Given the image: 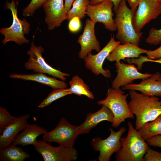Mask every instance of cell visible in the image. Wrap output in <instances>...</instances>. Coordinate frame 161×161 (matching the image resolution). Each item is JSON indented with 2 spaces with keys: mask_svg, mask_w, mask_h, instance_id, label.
<instances>
[{
  "mask_svg": "<svg viewBox=\"0 0 161 161\" xmlns=\"http://www.w3.org/2000/svg\"><path fill=\"white\" fill-rule=\"evenodd\" d=\"M129 95V106L136 116L135 129L137 131L161 114V104L157 97L145 95L134 90H130Z\"/></svg>",
  "mask_w": 161,
  "mask_h": 161,
  "instance_id": "6da1fadb",
  "label": "cell"
},
{
  "mask_svg": "<svg viewBox=\"0 0 161 161\" xmlns=\"http://www.w3.org/2000/svg\"><path fill=\"white\" fill-rule=\"evenodd\" d=\"M128 130L127 136L121 137L122 147L115 156L117 161H143V157L149 148L143 139L134 127L130 121L128 122Z\"/></svg>",
  "mask_w": 161,
  "mask_h": 161,
  "instance_id": "7a4b0ae2",
  "label": "cell"
},
{
  "mask_svg": "<svg viewBox=\"0 0 161 161\" xmlns=\"http://www.w3.org/2000/svg\"><path fill=\"white\" fill-rule=\"evenodd\" d=\"M114 11V20L117 30L116 38L121 44L130 42L139 46L143 33L137 32L134 28L132 19L135 12L128 8L126 0H122Z\"/></svg>",
  "mask_w": 161,
  "mask_h": 161,
  "instance_id": "3957f363",
  "label": "cell"
},
{
  "mask_svg": "<svg viewBox=\"0 0 161 161\" xmlns=\"http://www.w3.org/2000/svg\"><path fill=\"white\" fill-rule=\"evenodd\" d=\"M129 95L124 94L120 88L111 87L108 90L106 98L97 102L98 104L106 106L112 112L114 119L112 126L114 128L118 127L126 119L134 118L127 101Z\"/></svg>",
  "mask_w": 161,
  "mask_h": 161,
  "instance_id": "277c9868",
  "label": "cell"
},
{
  "mask_svg": "<svg viewBox=\"0 0 161 161\" xmlns=\"http://www.w3.org/2000/svg\"><path fill=\"white\" fill-rule=\"evenodd\" d=\"M5 8L11 11L13 21L10 27L0 30V33L5 37L2 42L3 44L5 45L9 41H14L20 45L29 43V40L25 37L24 35L29 33L30 25L25 19L21 20L18 17L17 7L14 1L12 0L11 2L7 1Z\"/></svg>",
  "mask_w": 161,
  "mask_h": 161,
  "instance_id": "5b68a950",
  "label": "cell"
},
{
  "mask_svg": "<svg viewBox=\"0 0 161 161\" xmlns=\"http://www.w3.org/2000/svg\"><path fill=\"white\" fill-rule=\"evenodd\" d=\"M79 135L78 126L72 125L62 117L54 129L43 135L42 139L47 142H56L60 145L72 148Z\"/></svg>",
  "mask_w": 161,
  "mask_h": 161,
  "instance_id": "8992f818",
  "label": "cell"
},
{
  "mask_svg": "<svg viewBox=\"0 0 161 161\" xmlns=\"http://www.w3.org/2000/svg\"><path fill=\"white\" fill-rule=\"evenodd\" d=\"M44 51L41 46H35L32 41L30 49L27 52L29 58L25 63V68L32 70L35 72L47 74L62 80H65L66 79V76H69L70 74L54 68L47 63L42 56Z\"/></svg>",
  "mask_w": 161,
  "mask_h": 161,
  "instance_id": "52a82bcc",
  "label": "cell"
},
{
  "mask_svg": "<svg viewBox=\"0 0 161 161\" xmlns=\"http://www.w3.org/2000/svg\"><path fill=\"white\" fill-rule=\"evenodd\" d=\"M126 130L125 127H122L119 131H115L110 128V134L106 138L102 140L97 137L92 139L91 142L92 148L95 151L100 152L98 161H109L112 155L120 149L122 144L120 138Z\"/></svg>",
  "mask_w": 161,
  "mask_h": 161,
  "instance_id": "ba28073f",
  "label": "cell"
},
{
  "mask_svg": "<svg viewBox=\"0 0 161 161\" xmlns=\"http://www.w3.org/2000/svg\"><path fill=\"white\" fill-rule=\"evenodd\" d=\"M33 145L44 161H72L78 158L77 151L73 148L53 146L43 140H37Z\"/></svg>",
  "mask_w": 161,
  "mask_h": 161,
  "instance_id": "9c48e42d",
  "label": "cell"
},
{
  "mask_svg": "<svg viewBox=\"0 0 161 161\" xmlns=\"http://www.w3.org/2000/svg\"><path fill=\"white\" fill-rule=\"evenodd\" d=\"M120 44L119 41L115 40L114 35H111L109 42L97 54L93 55L91 52L89 53L84 58L86 68L96 75L101 74L105 77L111 78L112 75L109 70L104 69L103 64L111 52Z\"/></svg>",
  "mask_w": 161,
  "mask_h": 161,
  "instance_id": "30bf717a",
  "label": "cell"
},
{
  "mask_svg": "<svg viewBox=\"0 0 161 161\" xmlns=\"http://www.w3.org/2000/svg\"><path fill=\"white\" fill-rule=\"evenodd\" d=\"M161 14V4L153 0H140L132 19L135 31L140 32L142 29L151 20Z\"/></svg>",
  "mask_w": 161,
  "mask_h": 161,
  "instance_id": "8fae6325",
  "label": "cell"
},
{
  "mask_svg": "<svg viewBox=\"0 0 161 161\" xmlns=\"http://www.w3.org/2000/svg\"><path fill=\"white\" fill-rule=\"evenodd\" d=\"M113 3L110 0L105 1L95 5L89 4L86 14L94 22L102 23L106 29L114 31L117 30V28L113 19Z\"/></svg>",
  "mask_w": 161,
  "mask_h": 161,
  "instance_id": "7c38bea8",
  "label": "cell"
},
{
  "mask_svg": "<svg viewBox=\"0 0 161 161\" xmlns=\"http://www.w3.org/2000/svg\"><path fill=\"white\" fill-rule=\"evenodd\" d=\"M117 74L112 83V88L118 89L130 83L136 79L143 80L151 77L152 74L142 73L138 71L134 65L126 64L120 61L116 62Z\"/></svg>",
  "mask_w": 161,
  "mask_h": 161,
  "instance_id": "4fadbf2b",
  "label": "cell"
},
{
  "mask_svg": "<svg viewBox=\"0 0 161 161\" xmlns=\"http://www.w3.org/2000/svg\"><path fill=\"white\" fill-rule=\"evenodd\" d=\"M46 14L45 21L49 30L60 27L67 19L63 0H47L42 4Z\"/></svg>",
  "mask_w": 161,
  "mask_h": 161,
  "instance_id": "5bb4252c",
  "label": "cell"
},
{
  "mask_svg": "<svg viewBox=\"0 0 161 161\" xmlns=\"http://www.w3.org/2000/svg\"><path fill=\"white\" fill-rule=\"evenodd\" d=\"M96 23L90 19H86L83 32L78 39L77 42L81 47L78 57L81 59H83L93 50L98 52L100 50V43L95 35Z\"/></svg>",
  "mask_w": 161,
  "mask_h": 161,
  "instance_id": "9a60e30c",
  "label": "cell"
},
{
  "mask_svg": "<svg viewBox=\"0 0 161 161\" xmlns=\"http://www.w3.org/2000/svg\"><path fill=\"white\" fill-rule=\"evenodd\" d=\"M161 77L160 73L157 72L151 77L143 80L139 83H130L122 88L123 90L139 91L148 96L161 97V81L158 80Z\"/></svg>",
  "mask_w": 161,
  "mask_h": 161,
  "instance_id": "2e32d148",
  "label": "cell"
},
{
  "mask_svg": "<svg viewBox=\"0 0 161 161\" xmlns=\"http://www.w3.org/2000/svg\"><path fill=\"white\" fill-rule=\"evenodd\" d=\"M114 115L111 110L107 107L102 105V108L97 112L87 114L85 121L78 126L80 134L88 133L98 123L106 120L112 123Z\"/></svg>",
  "mask_w": 161,
  "mask_h": 161,
  "instance_id": "e0dca14e",
  "label": "cell"
},
{
  "mask_svg": "<svg viewBox=\"0 0 161 161\" xmlns=\"http://www.w3.org/2000/svg\"><path fill=\"white\" fill-rule=\"evenodd\" d=\"M148 50L140 47L130 42L117 45L107 57L110 62L125 61L126 58H138L141 54L146 53Z\"/></svg>",
  "mask_w": 161,
  "mask_h": 161,
  "instance_id": "ac0fdd59",
  "label": "cell"
},
{
  "mask_svg": "<svg viewBox=\"0 0 161 161\" xmlns=\"http://www.w3.org/2000/svg\"><path fill=\"white\" fill-rule=\"evenodd\" d=\"M30 114H25L18 117L15 123L6 128L0 135V149L6 147L14 142L19 132L27 125Z\"/></svg>",
  "mask_w": 161,
  "mask_h": 161,
  "instance_id": "d6986e66",
  "label": "cell"
},
{
  "mask_svg": "<svg viewBox=\"0 0 161 161\" xmlns=\"http://www.w3.org/2000/svg\"><path fill=\"white\" fill-rule=\"evenodd\" d=\"M9 77L11 78L36 82L49 86L54 89H66L67 87L64 81L58 80L55 78L48 76L41 73L27 74L13 73L10 74Z\"/></svg>",
  "mask_w": 161,
  "mask_h": 161,
  "instance_id": "ffe728a7",
  "label": "cell"
},
{
  "mask_svg": "<svg viewBox=\"0 0 161 161\" xmlns=\"http://www.w3.org/2000/svg\"><path fill=\"white\" fill-rule=\"evenodd\" d=\"M47 131V129L36 124L28 123L22 131L18 134L13 144L23 146L33 145L38 136L44 134Z\"/></svg>",
  "mask_w": 161,
  "mask_h": 161,
  "instance_id": "44dd1931",
  "label": "cell"
},
{
  "mask_svg": "<svg viewBox=\"0 0 161 161\" xmlns=\"http://www.w3.org/2000/svg\"><path fill=\"white\" fill-rule=\"evenodd\" d=\"M30 157L28 153L13 143L0 149V161H23Z\"/></svg>",
  "mask_w": 161,
  "mask_h": 161,
  "instance_id": "7402d4cb",
  "label": "cell"
},
{
  "mask_svg": "<svg viewBox=\"0 0 161 161\" xmlns=\"http://www.w3.org/2000/svg\"><path fill=\"white\" fill-rule=\"evenodd\" d=\"M69 84L70 87L68 89L71 94H73L79 96L83 95L90 99L94 98V95L89 90L88 86L78 75L73 76Z\"/></svg>",
  "mask_w": 161,
  "mask_h": 161,
  "instance_id": "603a6c76",
  "label": "cell"
},
{
  "mask_svg": "<svg viewBox=\"0 0 161 161\" xmlns=\"http://www.w3.org/2000/svg\"><path fill=\"white\" fill-rule=\"evenodd\" d=\"M137 131L145 140L153 136L161 135V114L154 120L144 124Z\"/></svg>",
  "mask_w": 161,
  "mask_h": 161,
  "instance_id": "cb8c5ba5",
  "label": "cell"
},
{
  "mask_svg": "<svg viewBox=\"0 0 161 161\" xmlns=\"http://www.w3.org/2000/svg\"><path fill=\"white\" fill-rule=\"evenodd\" d=\"M90 3V0H75L72 7L67 13V20L69 21L73 17L77 16L83 18L86 14V10Z\"/></svg>",
  "mask_w": 161,
  "mask_h": 161,
  "instance_id": "d4e9b609",
  "label": "cell"
},
{
  "mask_svg": "<svg viewBox=\"0 0 161 161\" xmlns=\"http://www.w3.org/2000/svg\"><path fill=\"white\" fill-rule=\"evenodd\" d=\"M70 94L68 89H54L39 105L38 107L43 108L47 106L55 100Z\"/></svg>",
  "mask_w": 161,
  "mask_h": 161,
  "instance_id": "484cf974",
  "label": "cell"
},
{
  "mask_svg": "<svg viewBox=\"0 0 161 161\" xmlns=\"http://www.w3.org/2000/svg\"><path fill=\"white\" fill-rule=\"evenodd\" d=\"M18 117L11 115L7 109L1 106L0 107V133L7 127L16 122Z\"/></svg>",
  "mask_w": 161,
  "mask_h": 161,
  "instance_id": "4316f807",
  "label": "cell"
},
{
  "mask_svg": "<svg viewBox=\"0 0 161 161\" xmlns=\"http://www.w3.org/2000/svg\"><path fill=\"white\" fill-rule=\"evenodd\" d=\"M145 42L150 44L154 45L160 44L161 42V28L157 29L152 27L149 31L148 36Z\"/></svg>",
  "mask_w": 161,
  "mask_h": 161,
  "instance_id": "83f0119b",
  "label": "cell"
},
{
  "mask_svg": "<svg viewBox=\"0 0 161 161\" xmlns=\"http://www.w3.org/2000/svg\"><path fill=\"white\" fill-rule=\"evenodd\" d=\"M47 0H31L29 4L23 10L25 17L32 16L36 10L39 8Z\"/></svg>",
  "mask_w": 161,
  "mask_h": 161,
  "instance_id": "f1b7e54d",
  "label": "cell"
},
{
  "mask_svg": "<svg viewBox=\"0 0 161 161\" xmlns=\"http://www.w3.org/2000/svg\"><path fill=\"white\" fill-rule=\"evenodd\" d=\"M143 161H161V152L149 148L144 157Z\"/></svg>",
  "mask_w": 161,
  "mask_h": 161,
  "instance_id": "f546056e",
  "label": "cell"
},
{
  "mask_svg": "<svg viewBox=\"0 0 161 161\" xmlns=\"http://www.w3.org/2000/svg\"><path fill=\"white\" fill-rule=\"evenodd\" d=\"M80 19L77 16H75L69 21L68 27L69 31L75 33L78 32L81 27Z\"/></svg>",
  "mask_w": 161,
  "mask_h": 161,
  "instance_id": "4dcf8cb0",
  "label": "cell"
},
{
  "mask_svg": "<svg viewBox=\"0 0 161 161\" xmlns=\"http://www.w3.org/2000/svg\"><path fill=\"white\" fill-rule=\"evenodd\" d=\"M138 58H131V59H127L126 60V61L128 63L130 64H136L138 66L137 69H138L140 70L142 67L143 64L145 62H147V60L148 58L147 56H144L142 55H140Z\"/></svg>",
  "mask_w": 161,
  "mask_h": 161,
  "instance_id": "1f68e13d",
  "label": "cell"
},
{
  "mask_svg": "<svg viewBox=\"0 0 161 161\" xmlns=\"http://www.w3.org/2000/svg\"><path fill=\"white\" fill-rule=\"evenodd\" d=\"M148 145L161 148V135H155L145 140Z\"/></svg>",
  "mask_w": 161,
  "mask_h": 161,
  "instance_id": "d6a6232c",
  "label": "cell"
},
{
  "mask_svg": "<svg viewBox=\"0 0 161 161\" xmlns=\"http://www.w3.org/2000/svg\"><path fill=\"white\" fill-rule=\"evenodd\" d=\"M148 57L151 59L156 60L161 58V44L157 49L153 50H148L146 53Z\"/></svg>",
  "mask_w": 161,
  "mask_h": 161,
  "instance_id": "836d02e7",
  "label": "cell"
},
{
  "mask_svg": "<svg viewBox=\"0 0 161 161\" xmlns=\"http://www.w3.org/2000/svg\"><path fill=\"white\" fill-rule=\"evenodd\" d=\"M106 0H110L114 4L113 8L114 10L117 9L122 0H90L89 4L91 5L97 4Z\"/></svg>",
  "mask_w": 161,
  "mask_h": 161,
  "instance_id": "e575fe53",
  "label": "cell"
},
{
  "mask_svg": "<svg viewBox=\"0 0 161 161\" xmlns=\"http://www.w3.org/2000/svg\"><path fill=\"white\" fill-rule=\"evenodd\" d=\"M129 3L131 9L135 12L138 6L140 0H126Z\"/></svg>",
  "mask_w": 161,
  "mask_h": 161,
  "instance_id": "d590c367",
  "label": "cell"
},
{
  "mask_svg": "<svg viewBox=\"0 0 161 161\" xmlns=\"http://www.w3.org/2000/svg\"><path fill=\"white\" fill-rule=\"evenodd\" d=\"M75 0H65L64 7L66 12L67 13L70 9L72 4Z\"/></svg>",
  "mask_w": 161,
  "mask_h": 161,
  "instance_id": "8d00e7d4",
  "label": "cell"
},
{
  "mask_svg": "<svg viewBox=\"0 0 161 161\" xmlns=\"http://www.w3.org/2000/svg\"><path fill=\"white\" fill-rule=\"evenodd\" d=\"M147 62H154L159 63L161 64V58L159 59L156 60L151 59L148 58L147 60Z\"/></svg>",
  "mask_w": 161,
  "mask_h": 161,
  "instance_id": "74e56055",
  "label": "cell"
},
{
  "mask_svg": "<svg viewBox=\"0 0 161 161\" xmlns=\"http://www.w3.org/2000/svg\"><path fill=\"white\" fill-rule=\"evenodd\" d=\"M155 2L161 4V0H153Z\"/></svg>",
  "mask_w": 161,
  "mask_h": 161,
  "instance_id": "f35d334b",
  "label": "cell"
},
{
  "mask_svg": "<svg viewBox=\"0 0 161 161\" xmlns=\"http://www.w3.org/2000/svg\"><path fill=\"white\" fill-rule=\"evenodd\" d=\"M158 80H160V81H161V77L160 78H159L158 79Z\"/></svg>",
  "mask_w": 161,
  "mask_h": 161,
  "instance_id": "ab89813d",
  "label": "cell"
},
{
  "mask_svg": "<svg viewBox=\"0 0 161 161\" xmlns=\"http://www.w3.org/2000/svg\"><path fill=\"white\" fill-rule=\"evenodd\" d=\"M160 103H161V100L160 101Z\"/></svg>",
  "mask_w": 161,
  "mask_h": 161,
  "instance_id": "60d3db41",
  "label": "cell"
}]
</instances>
